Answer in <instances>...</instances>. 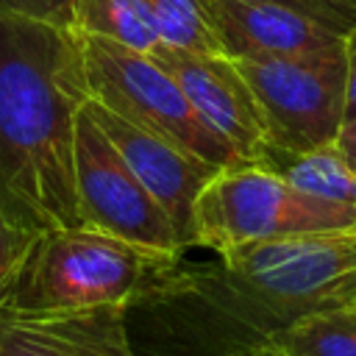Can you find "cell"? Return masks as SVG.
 I'll list each match as a JSON object with an SVG mask.
<instances>
[{
	"mask_svg": "<svg viewBox=\"0 0 356 356\" xmlns=\"http://www.w3.org/2000/svg\"><path fill=\"white\" fill-rule=\"evenodd\" d=\"M83 64L89 97L111 114L220 170L248 164L195 114L175 78L150 53L83 36Z\"/></svg>",
	"mask_w": 356,
	"mask_h": 356,
	"instance_id": "cell-5",
	"label": "cell"
},
{
	"mask_svg": "<svg viewBox=\"0 0 356 356\" xmlns=\"http://www.w3.org/2000/svg\"><path fill=\"white\" fill-rule=\"evenodd\" d=\"M186 253L145 248L86 225L36 231L0 309H139L172 286Z\"/></svg>",
	"mask_w": 356,
	"mask_h": 356,
	"instance_id": "cell-3",
	"label": "cell"
},
{
	"mask_svg": "<svg viewBox=\"0 0 356 356\" xmlns=\"http://www.w3.org/2000/svg\"><path fill=\"white\" fill-rule=\"evenodd\" d=\"M334 147L342 153L345 164H348V167L353 170V175H356V117L342 120V125H339V131H337V136H334Z\"/></svg>",
	"mask_w": 356,
	"mask_h": 356,
	"instance_id": "cell-20",
	"label": "cell"
},
{
	"mask_svg": "<svg viewBox=\"0 0 356 356\" xmlns=\"http://www.w3.org/2000/svg\"><path fill=\"white\" fill-rule=\"evenodd\" d=\"M256 164L267 167L270 172H275L278 178H284L286 184H292L295 189L312 197H323L334 203H356V175L345 164L334 142L303 153H289L267 145Z\"/></svg>",
	"mask_w": 356,
	"mask_h": 356,
	"instance_id": "cell-12",
	"label": "cell"
},
{
	"mask_svg": "<svg viewBox=\"0 0 356 356\" xmlns=\"http://www.w3.org/2000/svg\"><path fill=\"white\" fill-rule=\"evenodd\" d=\"M248 3H278V6H289L295 11H303L314 19H320L323 25L334 28L337 33H348L356 25V8L350 3L342 0H248Z\"/></svg>",
	"mask_w": 356,
	"mask_h": 356,
	"instance_id": "cell-17",
	"label": "cell"
},
{
	"mask_svg": "<svg viewBox=\"0 0 356 356\" xmlns=\"http://www.w3.org/2000/svg\"><path fill=\"white\" fill-rule=\"evenodd\" d=\"M264 120L267 145L303 153L331 145L345 120L342 44L292 58H234Z\"/></svg>",
	"mask_w": 356,
	"mask_h": 356,
	"instance_id": "cell-6",
	"label": "cell"
},
{
	"mask_svg": "<svg viewBox=\"0 0 356 356\" xmlns=\"http://www.w3.org/2000/svg\"><path fill=\"white\" fill-rule=\"evenodd\" d=\"M345 50V120L356 117V25L342 36Z\"/></svg>",
	"mask_w": 356,
	"mask_h": 356,
	"instance_id": "cell-19",
	"label": "cell"
},
{
	"mask_svg": "<svg viewBox=\"0 0 356 356\" xmlns=\"http://www.w3.org/2000/svg\"><path fill=\"white\" fill-rule=\"evenodd\" d=\"M150 56L175 78L195 114L248 164L267 147L264 120L236 61L225 53H195L159 42Z\"/></svg>",
	"mask_w": 356,
	"mask_h": 356,
	"instance_id": "cell-8",
	"label": "cell"
},
{
	"mask_svg": "<svg viewBox=\"0 0 356 356\" xmlns=\"http://www.w3.org/2000/svg\"><path fill=\"white\" fill-rule=\"evenodd\" d=\"M342 3H350V6H353V8H356V0H342Z\"/></svg>",
	"mask_w": 356,
	"mask_h": 356,
	"instance_id": "cell-22",
	"label": "cell"
},
{
	"mask_svg": "<svg viewBox=\"0 0 356 356\" xmlns=\"http://www.w3.org/2000/svg\"><path fill=\"white\" fill-rule=\"evenodd\" d=\"M33 234L36 231H31L22 222H17L6 211V206L0 203V306H3V298H6V292H8V286H11L14 275H17V267H19L22 256H25Z\"/></svg>",
	"mask_w": 356,
	"mask_h": 356,
	"instance_id": "cell-16",
	"label": "cell"
},
{
	"mask_svg": "<svg viewBox=\"0 0 356 356\" xmlns=\"http://www.w3.org/2000/svg\"><path fill=\"white\" fill-rule=\"evenodd\" d=\"M353 300L356 228H339L242 242L214 261H184L172 286L139 312L164 356H225Z\"/></svg>",
	"mask_w": 356,
	"mask_h": 356,
	"instance_id": "cell-1",
	"label": "cell"
},
{
	"mask_svg": "<svg viewBox=\"0 0 356 356\" xmlns=\"http://www.w3.org/2000/svg\"><path fill=\"white\" fill-rule=\"evenodd\" d=\"M164 44L195 53H225L206 0H139Z\"/></svg>",
	"mask_w": 356,
	"mask_h": 356,
	"instance_id": "cell-15",
	"label": "cell"
},
{
	"mask_svg": "<svg viewBox=\"0 0 356 356\" xmlns=\"http://www.w3.org/2000/svg\"><path fill=\"white\" fill-rule=\"evenodd\" d=\"M253 350L264 356H356V300L306 314Z\"/></svg>",
	"mask_w": 356,
	"mask_h": 356,
	"instance_id": "cell-13",
	"label": "cell"
},
{
	"mask_svg": "<svg viewBox=\"0 0 356 356\" xmlns=\"http://www.w3.org/2000/svg\"><path fill=\"white\" fill-rule=\"evenodd\" d=\"M72 28L81 36L108 39L142 53L161 42L139 0H72Z\"/></svg>",
	"mask_w": 356,
	"mask_h": 356,
	"instance_id": "cell-14",
	"label": "cell"
},
{
	"mask_svg": "<svg viewBox=\"0 0 356 356\" xmlns=\"http://www.w3.org/2000/svg\"><path fill=\"white\" fill-rule=\"evenodd\" d=\"M0 11L50 22L58 28H72V0H0Z\"/></svg>",
	"mask_w": 356,
	"mask_h": 356,
	"instance_id": "cell-18",
	"label": "cell"
},
{
	"mask_svg": "<svg viewBox=\"0 0 356 356\" xmlns=\"http://www.w3.org/2000/svg\"><path fill=\"white\" fill-rule=\"evenodd\" d=\"M0 356H139L125 306L0 309Z\"/></svg>",
	"mask_w": 356,
	"mask_h": 356,
	"instance_id": "cell-10",
	"label": "cell"
},
{
	"mask_svg": "<svg viewBox=\"0 0 356 356\" xmlns=\"http://www.w3.org/2000/svg\"><path fill=\"white\" fill-rule=\"evenodd\" d=\"M231 58H292L342 44V33L278 3L206 0Z\"/></svg>",
	"mask_w": 356,
	"mask_h": 356,
	"instance_id": "cell-11",
	"label": "cell"
},
{
	"mask_svg": "<svg viewBox=\"0 0 356 356\" xmlns=\"http://www.w3.org/2000/svg\"><path fill=\"white\" fill-rule=\"evenodd\" d=\"M95 122L114 142L125 164L134 170L139 184L150 192V197L164 209L172 228L178 231L184 248H195V206L206 184L220 172V167L131 125L128 120L111 114L97 100H86Z\"/></svg>",
	"mask_w": 356,
	"mask_h": 356,
	"instance_id": "cell-9",
	"label": "cell"
},
{
	"mask_svg": "<svg viewBox=\"0 0 356 356\" xmlns=\"http://www.w3.org/2000/svg\"><path fill=\"white\" fill-rule=\"evenodd\" d=\"M356 228V203L312 197L261 164L222 167L195 206V248L214 253L295 234Z\"/></svg>",
	"mask_w": 356,
	"mask_h": 356,
	"instance_id": "cell-4",
	"label": "cell"
},
{
	"mask_svg": "<svg viewBox=\"0 0 356 356\" xmlns=\"http://www.w3.org/2000/svg\"><path fill=\"white\" fill-rule=\"evenodd\" d=\"M225 356H264V353H259L253 348H245V350H234V353H225Z\"/></svg>",
	"mask_w": 356,
	"mask_h": 356,
	"instance_id": "cell-21",
	"label": "cell"
},
{
	"mask_svg": "<svg viewBox=\"0 0 356 356\" xmlns=\"http://www.w3.org/2000/svg\"><path fill=\"white\" fill-rule=\"evenodd\" d=\"M86 100L83 36L0 11V203L31 231L81 225L72 159Z\"/></svg>",
	"mask_w": 356,
	"mask_h": 356,
	"instance_id": "cell-2",
	"label": "cell"
},
{
	"mask_svg": "<svg viewBox=\"0 0 356 356\" xmlns=\"http://www.w3.org/2000/svg\"><path fill=\"white\" fill-rule=\"evenodd\" d=\"M75 203L81 225L167 253H186L164 209L139 184L92 111L75 120Z\"/></svg>",
	"mask_w": 356,
	"mask_h": 356,
	"instance_id": "cell-7",
	"label": "cell"
}]
</instances>
